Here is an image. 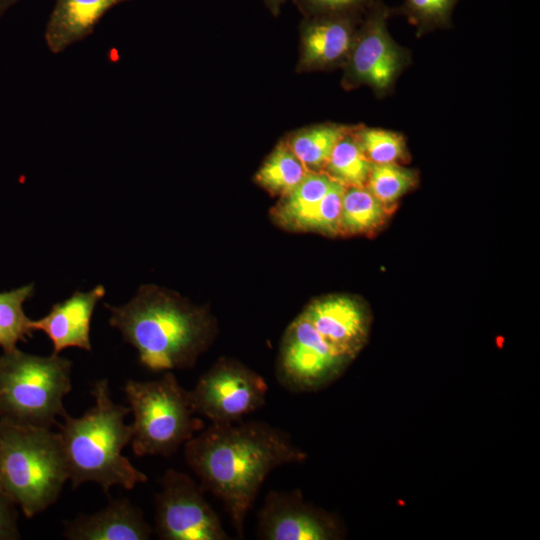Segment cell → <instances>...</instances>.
Returning <instances> with one entry per match:
<instances>
[{
  "instance_id": "cell-21",
  "label": "cell",
  "mask_w": 540,
  "mask_h": 540,
  "mask_svg": "<svg viewBox=\"0 0 540 540\" xmlns=\"http://www.w3.org/2000/svg\"><path fill=\"white\" fill-rule=\"evenodd\" d=\"M308 173L286 142H281L259 169L255 179L271 194L283 197L295 189Z\"/></svg>"
},
{
  "instance_id": "cell-17",
  "label": "cell",
  "mask_w": 540,
  "mask_h": 540,
  "mask_svg": "<svg viewBox=\"0 0 540 540\" xmlns=\"http://www.w3.org/2000/svg\"><path fill=\"white\" fill-rule=\"evenodd\" d=\"M332 181L324 172H309L272 210L274 220L285 228L300 230L317 208Z\"/></svg>"
},
{
  "instance_id": "cell-1",
  "label": "cell",
  "mask_w": 540,
  "mask_h": 540,
  "mask_svg": "<svg viewBox=\"0 0 540 540\" xmlns=\"http://www.w3.org/2000/svg\"><path fill=\"white\" fill-rule=\"evenodd\" d=\"M184 455L203 490L223 502L241 538L266 477L306 457L286 432L261 421L212 423L184 444Z\"/></svg>"
},
{
  "instance_id": "cell-18",
  "label": "cell",
  "mask_w": 540,
  "mask_h": 540,
  "mask_svg": "<svg viewBox=\"0 0 540 540\" xmlns=\"http://www.w3.org/2000/svg\"><path fill=\"white\" fill-rule=\"evenodd\" d=\"M353 128L354 125L318 124L297 131L286 144L309 172H323L335 145Z\"/></svg>"
},
{
  "instance_id": "cell-28",
  "label": "cell",
  "mask_w": 540,
  "mask_h": 540,
  "mask_svg": "<svg viewBox=\"0 0 540 540\" xmlns=\"http://www.w3.org/2000/svg\"><path fill=\"white\" fill-rule=\"evenodd\" d=\"M15 506L8 496L0 491V540H14L20 537Z\"/></svg>"
},
{
  "instance_id": "cell-4",
  "label": "cell",
  "mask_w": 540,
  "mask_h": 540,
  "mask_svg": "<svg viewBox=\"0 0 540 540\" xmlns=\"http://www.w3.org/2000/svg\"><path fill=\"white\" fill-rule=\"evenodd\" d=\"M0 469L3 492L25 517L45 511L68 480L59 433L0 420Z\"/></svg>"
},
{
  "instance_id": "cell-23",
  "label": "cell",
  "mask_w": 540,
  "mask_h": 540,
  "mask_svg": "<svg viewBox=\"0 0 540 540\" xmlns=\"http://www.w3.org/2000/svg\"><path fill=\"white\" fill-rule=\"evenodd\" d=\"M354 134L372 164L402 163L409 159L404 135L384 128L356 125Z\"/></svg>"
},
{
  "instance_id": "cell-6",
  "label": "cell",
  "mask_w": 540,
  "mask_h": 540,
  "mask_svg": "<svg viewBox=\"0 0 540 540\" xmlns=\"http://www.w3.org/2000/svg\"><path fill=\"white\" fill-rule=\"evenodd\" d=\"M124 392L134 417L130 443L136 456H171L204 427L189 391L171 372L153 381L129 380Z\"/></svg>"
},
{
  "instance_id": "cell-14",
  "label": "cell",
  "mask_w": 540,
  "mask_h": 540,
  "mask_svg": "<svg viewBox=\"0 0 540 540\" xmlns=\"http://www.w3.org/2000/svg\"><path fill=\"white\" fill-rule=\"evenodd\" d=\"M105 295L97 285L88 292H74L68 299L54 304L47 315L32 320L33 330L43 331L53 344V354L68 347L91 351L90 326L96 304Z\"/></svg>"
},
{
  "instance_id": "cell-22",
  "label": "cell",
  "mask_w": 540,
  "mask_h": 540,
  "mask_svg": "<svg viewBox=\"0 0 540 540\" xmlns=\"http://www.w3.org/2000/svg\"><path fill=\"white\" fill-rule=\"evenodd\" d=\"M34 295V284L0 292V347L13 350L20 341L32 337V320L23 310L24 302Z\"/></svg>"
},
{
  "instance_id": "cell-31",
  "label": "cell",
  "mask_w": 540,
  "mask_h": 540,
  "mask_svg": "<svg viewBox=\"0 0 540 540\" xmlns=\"http://www.w3.org/2000/svg\"><path fill=\"white\" fill-rule=\"evenodd\" d=\"M0 491L3 492V489H2V484H1V469H0Z\"/></svg>"
},
{
  "instance_id": "cell-19",
  "label": "cell",
  "mask_w": 540,
  "mask_h": 540,
  "mask_svg": "<svg viewBox=\"0 0 540 540\" xmlns=\"http://www.w3.org/2000/svg\"><path fill=\"white\" fill-rule=\"evenodd\" d=\"M355 128L335 145L323 171L345 187L366 186L372 167L354 134Z\"/></svg>"
},
{
  "instance_id": "cell-5",
  "label": "cell",
  "mask_w": 540,
  "mask_h": 540,
  "mask_svg": "<svg viewBox=\"0 0 540 540\" xmlns=\"http://www.w3.org/2000/svg\"><path fill=\"white\" fill-rule=\"evenodd\" d=\"M72 363L59 354L39 356L15 348L0 355V420L51 428L66 414Z\"/></svg>"
},
{
  "instance_id": "cell-7",
  "label": "cell",
  "mask_w": 540,
  "mask_h": 540,
  "mask_svg": "<svg viewBox=\"0 0 540 540\" xmlns=\"http://www.w3.org/2000/svg\"><path fill=\"white\" fill-rule=\"evenodd\" d=\"M393 9L375 0L364 13L352 49L344 64L343 86H369L376 95L390 93L411 62L408 49L391 37L387 21Z\"/></svg>"
},
{
  "instance_id": "cell-8",
  "label": "cell",
  "mask_w": 540,
  "mask_h": 540,
  "mask_svg": "<svg viewBox=\"0 0 540 540\" xmlns=\"http://www.w3.org/2000/svg\"><path fill=\"white\" fill-rule=\"evenodd\" d=\"M348 364L302 312L284 334L277 379L291 392H314L335 381Z\"/></svg>"
},
{
  "instance_id": "cell-30",
  "label": "cell",
  "mask_w": 540,
  "mask_h": 540,
  "mask_svg": "<svg viewBox=\"0 0 540 540\" xmlns=\"http://www.w3.org/2000/svg\"><path fill=\"white\" fill-rule=\"evenodd\" d=\"M18 1L20 0H0V17Z\"/></svg>"
},
{
  "instance_id": "cell-27",
  "label": "cell",
  "mask_w": 540,
  "mask_h": 540,
  "mask_svg": "<svg viewBox=\"0 0 540 540\" xmlns=\"http://www.w3.org/2000/svg\"><path fill=\"white\" fill-rule=\"evenodd\" d=\"M375 0H295L308 17L336 14H364Z\"/></svg>"
},
{
  "instance_id": "cell-2",
  "label": "cell",
  "mask_w": 540,
  "mask_h": 540,
  "mask_svg": "<svg viewBox=\"0 0 540 540\" xmlns=\"http://www.w3.org/2000/svg\"><path fill=\"white\" fill-rule=\"evenodd\" d=\"M104 306L110 311V325L154 372L191 367L212 337L205 312L154 286H141L124 305Z\"/></svg>"
},
{
  "instance_id": "cell-20",
  "label": "cell",
  "mask_w": 540,
  "mask_h": 540,
  "mask_svg": "<svg viewBox=\"0 0 540 540\" xmlns=\"http://www.w3.org/2000/svg\"><path fill=\"white\" fill-rule=\"evenodd\" d=\"M387 207L365 186L346 187L340 217V233H366L380 226L387 215Z\"/></svg>"
},
{
  "instance_id": "cell-15",
  "label": "cell",
  "mask_w": 540,
  "mask_h": 540,
  "mask_svg": "<svg viewBox=\"0 0 540 540\" xmlns=\"http://www.w3.org/2000/svg\"><path fill=\"white\" fill-rule=\"evenodd\" d=\"M152 532L135 505L127 499H118L99 512L81 515L67 523L64 535L71 540H147Z\"/></svg>"
},
{
  "instance_id": "cell-29",
  "label": "cell",
  "mask_w": 540,
  "mask_h": 540,
  "mask_svg": "<svg viewBox=\"0 0 540 540\" xmlns=\"http://www.w3.org/2000/svg\"><path fill=\"white\" fill-rule=\"evenodd\" d=\"M284 1L285 0H265V3L269 10L276 15L279 13L280 7L284 3Z\"/></svg>"
},
{
  "instance_id": "cell-25",
  "label": "cell",
  "mask_w": 540,
  "mask_h": 540,
  "mask_svg": "<svg viewBox=\"0 0 540 540\" xmlns=\"http://www.w3.org/2000/svg\"><path fill=\"white\" fill-rule=\"evenodd\" d=\"M459 0H404L393 13L404 16L420 37L436 29L450 28L451 16Z\"/></svg>"
},
{
  "instance_id": "cell-24",
  "label": "cell",
  "mask_w": 540,
  "mask_h": 540,
  "mask_svg": "<svg viewBox=\"0 0 540 540\" xmlns=\"http://www.w3.org/2000/svg\"><path fill=\"white\" fill-rule=\"evenodd\" d=\"M418 183L415 170L397 163L372 164L366 188L384 205L390 207Z\"/></svg>"
},
{
  "instance_id": "cell-9",
  "label": "cell",
  "mask_w": 540,
  "mask_h": 540,
  "mask_svg": "<svg viewBox=\"0 0 540 540\" xmlns=\"http://www.w3.org/2000/svg\"><path fill=\"white\" fill-rule=\"evenodd\" d=\"M264 378L238 361L221 359L189 391L195 412L212 423H234L266 401Z\"/></svg>"
},
{
  "instance_id": "cell-26",
  "label": "cell",
  "mask_w": 540,
  "mask_h": 540,
  "mask_svg": "<svg viewBox=\"0 0 540 540\" xmlns=\"http://www.w3.org/2000/svg\"><path fill=\"white\" fill-rule=\"evenodd\" d=\"M345 188L344 185L333 180L317 208L303 223L300 230L318 231L328 235L340 233L342 198Z\"/></svg>"
},
{
  "instance_id": "cell-3",
  "label": "cell",
  "mask_w": 540,
  "mask_h": 540,
  "mask_svg": "<svg viewBox=\"0 0 540 540\" xmlns=\"http://www.w3.org/2000/svg\"><path fill=\"white\" fill-rule=\"evenodd\" d=\"M91 394V408L80 417L66 413L59 425L68 480L73 488L97 483L106 494L113 486L131 490L145 483L147 476L122 454L133 435L132 425L125 423L130 407L112 400L107 379L96 381Z\"/></svg>"
},
{
  "instance_id": "cell-13",
  "label": "cell",
  "mask_w": 540,
  "mask_h": 540,
  "mask_svg": "<svg viewBox=\"0 0 540 540\" xmlns=\"http://www.w3.org/2000/svg\"><path fill=\"white\" fill-rule=\"evenodd\" d=\"M303 313L332 348L349 363L364 345L369 319L362 306L347 296L312 302Z\"/></svg>"
},
{
  "instance_id": "cell-11",
  "label": "cell",
  "mask_w": 540,
  "mask_h": 540,
  "mask_svg": "<svg viewBox=\"0 0 540 540\" xmlns=\"http://www.w3.org/2000/svg\"><path fill=\"white\" fill-rule=\"evenodd\" d=\"M258 536L266 540H333L342 537L337 520L306 501L300 491H272L258 512Z\"/></svg>"
},
{
  "instance_id": "cell-16",
  "label": "cell",
  "mask_w": 540,
  "mask_h": 540,
  "mask_svg": "<svg viewBox=\"0 0 540 540\" xmlns=\"http://www.w3.org/2000/svg\"><path fill=\"white\" fill-rule=\"evenodd\" d=\"M129 0H56L44 33L52 53H61L89 36L114 6Z\"/></svg>"
},
{
  "instance_id": "cell-12",
  "label": "cell",
  "mask_w": 540,
  "mask_h": 540,
  "mask_svg": "<svg viewBox=\"0 0 540 540\" xmlns=\"http://www.w3.org/2000/svg\"><path fill=\"white\" fill-rule=\"evenodd\" d=\"M362 17V14L308 17L301 32L300 67L321 70L345 64Z\"/></svg>"
},
{
  "instance_id": "cell-10",
  "label": "cell",
  "mask_w": 540,
  "mask_h": 540,
  "mask_svg": "<svg viewBox=\"0 0 540 540\" xmlns=\"http://www.w3.org/2000/svg\"><path fill=\"white\" fill-rule=\"evenodd\" d=\"M155 532L163 540H228L220 519L187 474L169 469L156 495Z\"/></svg>"
}]
</instances>
